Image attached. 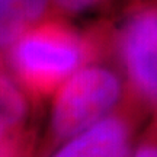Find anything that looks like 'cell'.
Wrapping results in <instances>:
<instances>
[{"label":"cell","mask_w":157,"mask_h":157,"mask_svg":"<svg viewBox=\"0 0 157 157\" xmlns=\"http://www.w3.org/2000/svg\"><path fill=\"white\" fill-rule=\"evenodd\" d=\"M111 44L112 31L106 26L80 34L61 19H44L13 42L10 61L28 89L42 98Z\"/></svg>","instance_id":"obj_1"},{"label":"cell","mask_w":157,"mask_h":157,"mask_svg":"<svg viewBox=\"0 0 157 157\" xmlns=\"http://www.w3.org/2000/svg\"><path fill=\"white\" fill-rule=\"evenodd\" d=\"M122 95V83L108 67L87 64L56 90L50 131L54 143L80 134L106 117Z\"/></svg>","instance_id":"obj_2"},{"label":"cell","mask_w":157,"mask_h":157,"mask_svg":"<svg viewBox=\"0 0 157 157\" xmlns=\"http://www.w3.org/2000/svg\"><path fill=\"white\" fill-rule=\"evenodd\" d=\"M112 44L135 98L157 112V2L135 0Z\"/></svg>","instance_id":"obj_3"},{"label":"cell","mask_w":157,"mask_h":157,"mask_svg":"<svg viewBox=\"0 0 157 157\" xmlns=\"http://www.w3.org/2000/svg\"><path fill=\"white\" fill-rule=\"evenodd\" d=\"M131 124L127 118L106 115L66 141L54 157H128Z\"/></svg>","instance_id":"obj_4"},{"label":"cell","mask_w":157,"mask_h":157,"mask_svg":"<svg viewBox=\"0 0 157 157\" xmlns=\"http://www.w3.org/2000/svg\"><path fill=\"white\" fill-rule=\"evenodd\" d=\"M50 0H0V48L12 45L23 32L38 23Z\"/></svg>","instance_id":"obj_5"},{"label":"cell","mask_w":157,"mask_h":157,"mask_svg":"<svg viewBox=\"0 0 157 157\" xmlns=\"http://www.w3.org/2000/svg\"><path fill=\"white\" fill-rule=\"evenodd\" d=\"M28 113V102L21 89L0 73V140L16 129Z\"/></svg>","instance_id":"obj_6"},{"label":"cell","mask_w":157,"mask_h":157,"mask_svg":"<svg viewBox=\"0 0 157 157\" xmlns=\"http://www.w3.org/2000/svg\"><path fill=\"white\" fill-rule=\"evenodd\" d=\"M103 0H54L56 6L68 15H80L101 5Z\"/></svg>","instance_id":"obj_7"},{"label":"cell","mask_w":157,"mask_h":157,"mask_svg":"<svg viewBox=\"0 0 157 157\" xmlns=\"http://www.w3.org/2000/svg\"><path fill=\"white\" fill-rule=\"evenodd\" d=\"M22 141L17 138L5 137L0 140V157H21Z\"/></svg>","instance_id":"obj_8"},{"label":"cell","mask_w":157,"mask_h":157,"mask_svg":"<svg viewBox=\"0 0 157 157\" xmlns=\"http://www.w3.org/2000/svg\"><path fill=\"white\" fill-rule=\"evenodd\" d=\"M134 157H157V137L144 141L137 148Z\"/></svg>","instance_id":"obj_9"}]
</instances>
